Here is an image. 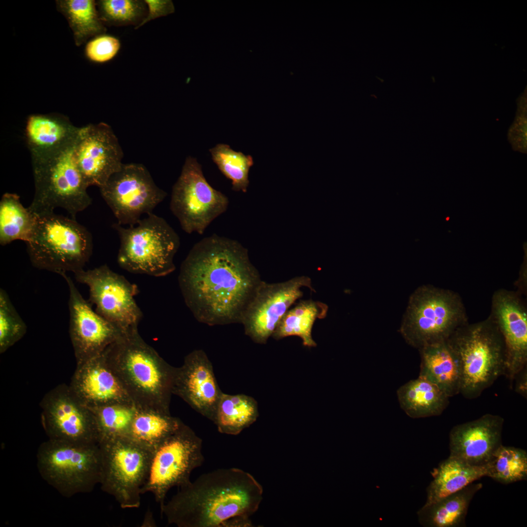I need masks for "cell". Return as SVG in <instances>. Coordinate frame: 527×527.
<instances>
[{
	"mask_svg": "<svg viewBox=\"0 0 527 527\" xmlns=\"http://www.w3.org/2000/svg\"><path fill=\"white\" fill-rule=\"evenodd\" d=\"M186 305L209 325L240 323L262 282L247 250L216 234L197 243L182 262L178 277Z\"/></svg>",
	"mask_w": 527,
	"mask_h": 527,
	"instance_id": "6da1fadb",
	"label": "cell"
},
{
	"mask_svg": "<svg viewBox=\"0 0 527 527\" xmlns=\"http://www.w3.org/2000/svg\"><path fill=\"white\" fill-rule=\"evenodd\" d=\"M160 507L168 524L178 527H252L250 516L262 500V486L238 468L203 474L179 487Z\"/></svg>",
	"mask_w": 527,
	"mask_h": 527,
	"instance_id": "7a4b0ae2",
	"label": "cell"
},
{
	"mask_svg": "<svg viewBox=\"0 0 527 527\" xmlns=\"http://www.w3.org/2000/svg\"><path fill=\"white\" fill-rule=\"evenodd\" d=\"M103 352L108 365L138 408L170 412L176 367L145 342L138 327L124 331Z\"/></svg>",
	"mask_w": 527,
	"mask_h": 527,
	"instance_id": "3957f363",
	"label": "cell"
},
{
	"mask_svg": "<svg viewBox=\"0 0 527 527\" xmlns=\"http://www.w3.org/2000/svg\"><path fill=\"white\" fill-rule=\"evenodd\" d=\"M460 365V392L464 397H479L505 371L503 337L489 316L458 328L447 340Z\"/></svg>",
	"mask_w": 527,
	"mask_h": 527,
	"instance_id": "277c9868",
	"label": "cell"
},
{
	"mask_svg": "<svg viewBox=\"0 0 527 527\" xmlns=\"http://www.w3.org/2000/svg\"><path fill=\"white\" fill-rule=\"evenodd\" d=\"M26 244L34 266L60 275L83 269L93 249L91 234L85 227L55 213L36 216Z\"/></svg>",
	"mask_w": 527,
	"mask_h": 527,
	"instance_id": "5b68a950",
	"label": "cell"
},
{
	"mask_svg": "<svg viewBox=\"0 0 527 527\" xmlns=\"http://www.w3.org/2000/svg\"><path fill=\"white\" fill-rule=\"evenodd\" d=\"M468 323L466 308L458 293L424 284L410 295L400 332L408 344L419 349L447 340Z\"/></svg>",
	"mask_w": 527,
	"mask_h": 527,
	"instance_id": "8992f818",
	"label": "cell"
},
{
	"mask_svg": "<svg viewBox=\"0 0 527 527\" xmlns=\"http://www.w3.org/2000/svg\"><path fill=\"white\" fill-rule=\"evenodd\" d=\"M77 140V139H76ZM50 155L32 158L35 194L28 207L36 216L64 209L75 219L92 203L74 157L76 141Z\"/></svg>",
	"mask_w": 527,
	"mask_h": 527,
	"instance_id": "52a82bcc",
	"label": "cell"
},
{
	"mask_svg": "<svg viewBox=\"0 0 527 527\" xmlns=\"http://www.w3.org/2000/svg\"><path fill=\"white\" fill-rule=\"evenodd\" d=\"M112 226L120 239L117 261L121 267L154 277L165 276L175 269L174 258L180 240L163 218L152 213L134 226Z\"/></svg>",
	"mask_w": 527,
	"mask_h": 527,
	"instance_id": "ba28073f",
	"label": "cell"
},
{
	"mask_svg": "<svg viewBox=\"0 0 527 527\" xmlns=\"http://www.w3.org/2000/svg\"><path fill=\"white\" fill-rule=\"evenodd\" d=\"M37 465L42 478L66 497L89 492L101 482L102 455L99 444L48 439L38 449Z\"/></svg>",
	"mask_w": 527,
	"mask_h": 527,
	"instance_id": "9c48e42d",
	"label": "cell"
},
{
	"mask_svg": "<svg viewBox=\"0 0 527 527\" xmlns=\"http://www.w3.org/2000/svg\"><path fill=\"white\" fill-rule=\"evenodd\" d=\"M203 440L183 423L153 450L142 494L151 493L161 507L168 491L191 481L192 472L204 462Z\"/></svg>",
	"mask_w": 527,
	"mask_h": 527,
	"instance_id": "30bf717a",
	"label": "cell"
},
{
	"mask_svg": "<svg viewBox=\"0 0 527 527\" xmlns=\"http://www.w3.org/2000/svg\"><path fill=\"white\" fill-rule=\"evenodd\" d=\"M99 445L102 455V490L112 496L122 508L139 507L152 450L128 437L102 441Z\"/></svg>",
	"mask_w": 527,
	"mask_h": 527,
	"instance_id": "8fae6325",
	"label": "cell"
},
{
	"mask_svg": "<svg viewBox=\"0 0 527 527\" xmlns=\"http://www.w3.org/2000/svg\"><path fill=\"white\" fill-rule=\"evenodd\" d=\"M228 203V198L207 182L196 159L188 157L173 187L170 203L183 230L203 234L226 210Z\"/></svg>",
	"mask_w": 527,
	"mask_h": 527,
	"instance_id": "7c38bea8",
	"label": "cell"
},
{
	"mask_svg": "<svg viewBox=\"0 0 527 527\" xmlns=\"http://www.w3.org/2000/svg\"><path fill=\"white\" fill-rule=\"evenodd\" d=\"M100 189L117 223L128 226L136 225L143 214L152 213L167 195L144 165L134 163H123Z\"/></svg>",
	"mask_w": 527,
	"mask_h": 527,
	"instance_id": "4fadbf2b",
	"label": "cell"
},
{
	"mask_svg": "<svg viewBox=\"0 0 527 527\" xmlns=\"http://www.w3.org/2000/svg\"><path fill=\"white\" fill-rule=\"evenodd\" d=\"M74 273L77 282L88 287L98 313L123 331L138 327L143 314L134 298L139 292L135 284L106 264Z\"/></svg>",
	"mask_w": 527,
	"mask_h": 527,
	"instance_id": "5bb4252c",
	"label": "cell"
},
{
	"mask_svg": "<svg viewBox=\"0 0 527 527\" xmlns=\"http://www.w3.org/2000/svg\"><path fill=\"white\" fill-rule=\"evenodd\" d=\"M41 423L49 439L81 444H99L96 422L91 410L69 385H59L41 402Z\"/></svg>",
	"mask_w": 527,
	"mask_h": 527,
	"instance_id": "9a60e30c",
	"label": "cell"
},
{
	"mask_svg": "<svg viewBox=\"0 0 527 527\" xmlns=\"http://www.w3.org/2000/svg\"><path fill=\"white\" fill-rule=\"evenodd\" d=\"M304 287L314 290L308 277L277 283L262 281L242 316L245 334L256 343L265 344L285 313L303 296Z\"/></svg>",
	"mask_w": 527,
	"mask_h": 527,
	"instance_id": "2e32d148",
	"label": "cell"
},
{
	"mask_svg": "<svg viewBox=\"0 0 527 527\" xmlns=\"http://www.w3.org/2000/svg\"><path fill=\"white\" fill-rule=\"evenodd\" d=\"M69 292V335L77 364L102 353L125 331L112 324L94 310L66 274Z\"/></svg>",
	"mask_w": 527,
	"mask_h": 527,
	"instance_id": "e0dca14e",
	"label": "cell"
},
{
	"mask_svg": "<svg viewBox=\"0 0 527 527\" xmlns=\"http://www.w3.org/2000/svg\"><path fill=\"white\" fill-rule=\"evenodd\" d=\"M74 157L88 187H101L123 164V152L118 140L112 128L104 122L80 127Z\"/></svg>",
	"mask_w": 527,
	"mask_h": 527,
	"instance_id": "ac0fdd59",
	"label": "cell"
},
{
	"mask_svg": "<svg viewBox=\"0 0 527 527\" xmlns=\"http://www.w3.org/2000/svg\"><path fill=\"white\" fill-rule=\"evenodd\" d=\"M489 317L504 340V375L511 384L527 363V307L523 295L517 291L497 289L492 296Z\"/></svg>",
	"mask_w": 527,
	"mask_h": 527,
	"instance_id": "d6986e66",
	"label": "cell"
},
{
	"mask_svg": "<svg viewBox=\"0 0 527 527\" xmlns=\"http://www.w3.org/2000/svg\"><path fill=\"white\" fill-rule=\"evenodd\" d=\"M223 393L212 364L203 350L190 352L185 357L182 365L176 367L173 394L212 422Z\"/></svg>",
	"mask_w": 527,
	"mask_h": 527,
	"instance_id": "ffe728a7",
	"label": "cell"
},
{
	"mask_svg": "<svg viewBox=\"0 0 527 527\" xmlns=\"http://www.w3.org/2000/svg\"><path fill=\"white\" fill-rule=\"evenodd\" d=\"M504 419L486 414L454 426L449 433V456L472 466H484L502 445Z\"/></svg>",
	"mask_w": 527,
	"mask_h": 527,
	"instance_id": "44dd1931",
	"label": "cell"
},
{
	"mask_svg": "<svg viewBox=\"0 0 527 527\" xmlns=\"http://www.w3.org/2000/svg\"><path fill=\"white\" fill-rule=\"evenodd\" d=\"M103 352L77 364L70 387L88 407L115 403L133 404L108 365Z\"/></svg>",
	"mask_w": 527,
	"mask_h": 527,
	"instance_id": "7402d4cb",
	"label": "cell"
},
{
	"mask_svg": "<svg viewBox=\"0 0 527 527\" xmlns=\"http://www.w3.org/2000/svg\"><path fill=\"white\" fill-rule=\"evenodd\" d=\"M79 129L60 114L30 115L25 135L32 158L49 155L67 146L76 141Z\"/></svg>",
	"mask_w": 527,
	"mask_h": 527,
	"instance_id": "603a6c76",
	"label": "cell"
},
{
	"mask_svg": "<svg viewBox=\"0 0 527 527\" xmlns=\"http://www.w3.org/2000/svg\"><path fill=\"white\" fill-rule=\"evenodd\" d=\"M419 350L421 360L419 376L435 385L449 397L460 393V366L447 340Z\"/></svg>",
	"mask_w": 527,
	"mask_h": 527,
	"instance_id": "cb8c5ba5",
	"label": "cell"
},
{
	"mask_svg": "<svg viewBox=\"0 0 527 527\" xmlns=\"http://www.w3.org/2000/svg\"><path fill=\"white\" fill-rule=\"evenodd\" d=\"M433 479L426 489L428 506L455 493L486 476V466H472L449 456L431 472Z\"/></svg>",
	"mask_w": 527,
	"mask_h": 527,
	"instance_id": "d4e9b609",
	"label": "cell"
},
{
	"mask_svg": "<svg viewBox=\"0 0 527 527\" xmlns=\"http://www.w3.org/2000/svg\"><path fill=\"white\" fill-rule=\"evenodd\" d=\"M474 482L460 490L428 506L417 512L419 523L426 527H463L469 504L482 488Z\"/></svg>",
	"mask_w": 527,
	"mask_h": 527,
	"instance_id": "484cf974",
	"label": "cell"
},
{
	"mask_svg": "<svg viewBox=\"0 0 527 527\" xmlns=\"http://www.w3.org/2000/svg\"><path fill=\"white\" fill-rule=\"evenodd\" d=\"M397 395L401 407L412 418L441 415L450 398L435 385L419 376L400 387Z\"/></svg>",
	"mask_w": 527,
	"mask_h": 527,
	"instance_id": "4316f807",
	"label": "cell"
},
{
	"mask_svg": "<svg viewBox=\"0 0 527 527\" xmlns=\"http://www.w3.org/2000/svg\"><path fill=\"white\" fill-rule=\"evenodd\" d=\"M328 309V305L323 302L301 300L287 311L271 337L279 340L296 336L302 339L304 346L315 347L317 344L312 336L313 326L317 319L326 316Z\"/></svg>",
	"mask_w": 527,
	"mask_h": 527,
	"instance_id": "83f0119b",
	"label": "cell"
},
{
	"mask_svg": "<svg viewBox=\"0 0 527 527\" xmlns=\"http://www.w3.org/2000/svg\"><path fill=\"white\" fill-rule=\"evenodd\" d=\"M258 416V403L253 398L223 392L213 422L220 433L237 435L254 423Z\"/></svg>",
	"mask_w": 527,
	"mask_h": 527,
	"instance_id": "f1b7e54d",
	"label": "cell"
},
{
	"mask_svg": "<svg viewBox=\"0 0 527 527\" xmlns=\"http://www.w3.org/2000/svg\"><path fill=\"white\" fill-rule=\"evenodd\" d=\"M183 422L170 412L138 409L127 437L153 450L176 430Z\"/></svg>",
	"mask_w": 527,
	"mask_h": 527,
	"instance_id": "f546056e",
	"label": "cell"
},
{
	"mask_svg": "<svg viewBox=\"0 0 527 527\" xmlns=\"http://www.w3.org/2000/svg\"><path fill=\"white\" fill-rule=\"evenodd\" d=\"M36 216L24 207L16 194L6 193L0 202V243L5 245L15 240L27 242L35 226Z\"/></svg>",
	"mask_w": 527,
	"mask_h": 527,
	"instance_id": "4dcf8cb0",
	"label": "cell"
},
{
	"mask_svg": "<svg viewBox=\"0 0 527 527\" xmlns=\"http://www.w3.org/2000/svg\"><path fill=\"white\" fill-rule=\"evenodd\" d=\"M57 3L67 19L77 45H81L89 38L105 30L94 0H65L58 1Z\"/></svg>",
	"mask_w": 527,
	"mask_h": 527,
	"instance_id": "1f68e13d",
	"label": "cell"
},
{
	"mask_svg": "<svg viewBox=\"0 0 527 527\" xmlns=\"http://www.w3.org/2000/svg\"><path fill=\"white\" fill-rule=\"evenodd\" d=\"M89 408L96 422L99 443L127 437L138 409L133 403H115Z\"/></svg>",
	"mask_w": 527,
	"mask_h": 527,
	"instance_id": "d6a6232c",
	"label": "cell"
},
{
	"mask_svg": "<svg viewBox=\"0 0 527 527\" xmlns=\"http://www.w3.org/2000/svg\"><path fill=\"white\" fill-rule=\"evenodd\" d=\"M486 476L504 484L527 478V452L514 446L501 445L485 466Z\"/></svg>",
	"mask_w": 527,
	"mask_h": 527,
	"instance_id": "836d02e7",
	"label": "cell"
},
{
	"mask_svg": "<svg viewBox=\"0 0 527 527\" xmlns=\"http://www.w3.org/2000/svg\"><path fill=\"white\" fill-rule=\"evenodd\" d=\"M213 162L221 172L232 182V189L246 192L249 184L248 174L253 158L236 152L225 144H218L210 149Z\"/></svg>",
	"mask_w": 527,
	"mask_h": 527,
	"instance_id": "e575fe53",
	"label": "cell"
},
{
	"mask_svg": "<svg viewBox=\"0 0 527 527\" xmlns=\"http://www.w3.org/2000/svg\"><path fill=\"white\" fill-rule=\"evenodd\" d=\"M27 326L6 291L0 289V353H3L26 333Z\"/></svg>",
	"mask_w": 527,
	"mask_h": 527,
	"instance_id": "d590c367",
	"label": "cell"
},
{
	"mask_svg": "<svg viewBox=\"0 0 527 527\" xmlns=\"http://www.w3.org/2000/svg\"><path fill=\"white\" fill-rule=\"evenodd\" d=\"M102 19L114 24H131L142 16L141 3L132 0H103L99 1Z\"/></svg>",
	"mask_w": 527,
	"mask_h": 527,
	"instance_id": "8d00e7d4",
	"label": "cell"
},
{
	"mask_svg": "<svg viewBox=\"0 0 527 527\" xmlns=\"http://www.w3.org/2000/svg\"><path fill=\"white\" fill-rule=\"evenodd\" d=\"M120 48V42L116 38L101 35L88 42L85 47L87 58L97 62H104L113 59Z\"/></svg>",
	"mask_w": 527,
	"mask_h": 527,
	"instance_id": "74e56055",
	"label": "cell"
},
{
	"mask_svg": "<svg viewBox=\"0 0 527 527\" xmlns=\"http://www.w3.org/2000/svg\"><path fill=\"white\" fill-rule=\"evenodd\" d=\"M148 14L136 28H138L150 20L165 16L174 12L173 2L168 0H145Z\"/></svg>",
	"mask_w": 527,
	"mask_h": 527,
	"instance_id": "f35d334b",
	"label": "cell"
},
{
	"mask_svg": "<svg viewBox=\"0 0 527 527\" xmlns=\"http://www.w3.org/2000/svg\"><path fill=\"white\" fill-rule=\"evenodd\" d=\"M524 368L521 371V376L520 377L519 383H517L516 385V391L520 392L521 394L526 395L527 393V371Z\"/></svg>",
	"mask_w": 527,
	"mask_h": 527,
	"instance_id": "ab89813d",
	"label": "cell"
}]
</instances>
